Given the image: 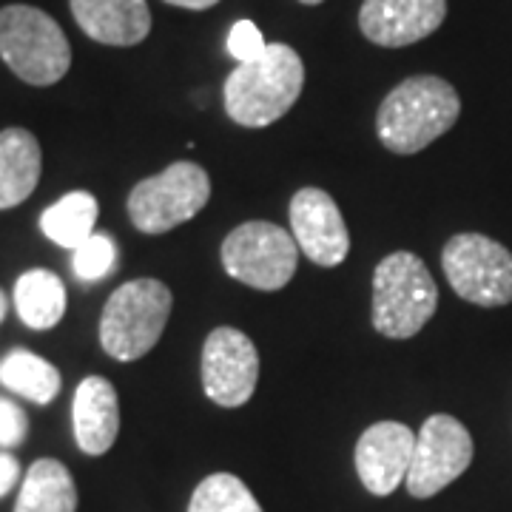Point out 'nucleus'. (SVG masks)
I'll list each match as a JSON object with an SVG mask.
<instances>
[{
    "label": "nucleus",
    "instance_id": "18",
    "mask_svg": "<svg viewBox=\"0 0 512 512\" xmlns=\"http://www.w3.org/2000/svg\"><path fill=\"white\" fill-rule=\"evenodd\" d=\"M15 308L23 325L32 330H49L66 313V285L52 271H26L15 282Z\"/></svg>",
    "mask_w": 512,
    "mask_h": 512
},
{
    "label": "nucleus",
    "instance_id": "19",
    "mask_svg": "<svg viewBox=\"0 0 512 512\" xmlns=\"http://www.w3.org/2000/svg\"><path fill=\"white\" fill-rule=\"evenodd\" d=\"M97 214H100V205H97L94 194H89V191H72V194L60 197L52 208L43 211L40 231L52 239L55 245H60V248L77 251L94 234Z\"/></svg>",
    "mask_w": 512,
    "mask_h": 512
},
{
    "label": "nucleus",
    "instance_id": "3",
    "mask_svg": "<svg viewBox=\"0 0 512 512\" xmlns=\"http://www.w3.org/2000/svg\"><path fill=\"white\" fill-rule=\"evenodd\" d=\"M439 308L436 279L410 251L384 256L373 271V328L384 339H413Z\"/></svg>",
    "mask_w": 512,
    "mask_h": 512
},
{
    "label": "nucleus",
    "instance_id": "21",
    "mask_svg": "<svg viewBox=\"0 0 512 512\" xmlns=\"http://www.w3.org/2000/svg\"><path fill=\"white\" fill-rule=\"evenodd\" d=\"M188 512H262V507L242 478L214 473L197 484Z\"/></svg>",
    "mask_w": 512,
    "mask_h": 512
},
{
    "label": "nucleus",
    "instance_id": "26",
    "mask_svg": "<svg viewBox=\"0 0 512 512\" xmlns=\"http://www.w3.org/2000/svg\"><path fill=\"white\" fill-rule=\"evenodd\" d=\"M168 6H177V9H191V12H205L211 6H217L220 0H165Z\"/></svg>",
    "mask_w": 512,
    "mask_h": 512
},
{
    "label": "nucleus",
    "instance_id": "4",
    "mask_svg": "<svg viewBox=\"0 0 512 512\" xmlns=\"http://www.w3.org/2000/svg\"><path fill=\"white\" fill-rule=\"evenodd\" d=\"M0 60L29 86H55L72 66V46L52 15L12 3L0 9Z\"/></svg>",
    "mask_w": 512,
    "mask_h": 512
},
{
    "label": "nucleus",
    "instance_id": "8",
    "mask_svg": "<svg viewBox=\"0 0 512 512\" xmlns=\"http://www.w3.org/2000/svg\"><path fill=\"white\" fill-rule=\"evenodd\" d=\"M441 268L450 288L478 308L512 302V254L484 234H456L441 251Z\"/></svg>",
    "mask_w": 512,
    "mask_h": 512
},
{
    "label": "nucleus",
    "instance_id": "11",
    "mask_svg": "<svg viewBox=\"0 0 512 512\" xmlns=\"http://www.w3.org/2000/svg\"><path fill=\"white\" fill-rule=\"evenodd\" d=\"M291 234L299 251L319 268H336L350 254V234L336 200L325 188L296 191L288 208Z\"/></svg>",
    "mask_w": 512,
    "mask_h": 512
},
{
    "label": "nucleus",
    "instance_id": "14",
    "mask_svg": "<svg viewBox=\"0 0 512 512\" xmlns=\"http://www.w3.org/2000/svg\"><path fill=\"white\" fill-rule=\"evenodd\" d=\"M74 441L86 456H106L120 433V399L109 379L86 376L72 404Z\"/></svg>",
    "mask_w": 512,
    "mask_h": 512
},
{
    "label": "nucleus",
    "instance_id": "2",
    "mask_svg": "<svg viewBox=\"0 0 512 512\" xmlns=\"http://www.w3.org/2000/svg\"><path fill=\"white\" fill-rule=\"evenodd\" d=\"M305 86V63L288 43H268L265 55L237 69L225 80V111L242 128H265L296 106Z\"/></svg>",
    "mask_w": 512,
    "mask_h": 512
},
{
    "label": "nucleus",
    "instance_id": "20",
    "mask_svg": "<svg viewBox=\"0 0 512 512\" xmlns=\"http://www.w3.org/2000/svg\"><path fill=\"white\" fill-rule=\"evenodd\" d=\"M0 382L6 384L12 393L23 396L26 402L35 404L55 402L60 387H63L60 370L52 362H46L43 356L23 348L12 350L0 362Z\"/></svg>",
    "mask_w": 512,
    "mask_h": 512
},
{
    "label": "nucleus",
    "instance_id": "5",
    "mask_svg": "<svg viewBox=\"0 0 512 512\" xmlns=\"http://www.w3.org/2000/svg\"><path fill=\"white\" fill-rule=\"evenodd\" d=\"M174 296L160 279H131L111 293L100 313V345L117 362H137L163 336Z\"/></svg>",
    "mask_w": 512,
    "mask_h": 512
},
{
    "label": "nucleus",
    "instance_id": "22",
    "mask_svg": "<svg viewBox=\"0 0 512 512\" xmlns=\"http://www.w3.org/2000/svg\"><path fill=\"white\" fill-rule=\"evenodd\" d=\"M72 268L74 276L80 282H100L111 274L114 262H117V245L109 234L94 231L77 251H72Z\"/></svg>",
    "mask_w": 512,
    "mask_h": 512
},
{
    "label": "nucleus",
    "instance_id": "28",
    "mask_svg": "<svg viewBox=\"0 0 512 512\" xmlns=\"http://www.w3.org/2000/svg\"><path fill=\"white\" fill-rule=\"evenodd\" d=\"M299 3H305V6H319V3H325V0H299Z\"/></svg>",
    "mask_w": 512,
    "mask_h": 512
},
{
    "label": "nucleus",
    "instance_id": "17",
    "mask_svg": "<svg viewBox=\"0 0 512 512\" xmlns=\"http://www.w3.org/2000/svg\"><path fill=\"white\" fill-rule=\"evenodd\" d=\"M15 512H77V487L66 464L37 458L20 484Z\"/></svg>",
    "mask_w": 512,
    "mask_h": 512
},
{
    "label": "nucleus",
    "instance_id": "16",
    "mask_svg": "<svg viewBox=\"0 0 512 512\" xmlns=\"http://www.w3.org/2000/svg\"><path fill=\"white\" fill-rule=\"evenodd\" d=\"M43 154L40 143L26 128L0 131V211L15 208L32 197L40 183Z\"/></svg>",
    "mask_w": 512,
    "mask_h": 512
},
{
    "label": "nucleus",
    "instance_id": "7",
    "mask_svg": "<svg viewBox=\"0 0 512 512\" xmlns=\"http://www.w3.org/2000/svg\"><path fill=\"white\" fill-rule=\"evenodd\" d=\"M222 268L231 279L254 291H282L296 274L299 245L291 231L274 222L237 225L222 242Z\"/></svg>",
    "mask_w": 512,
    "mask_h": 512
},
{
    "label": "nucleus",
    "instance_id": "25",
    "mask_svg": "<svg viewBox=\"0 0 512 512\" xmlns=\"http://www.w3.org/2000/svg\"><path fill=\"white\" fill-rule=\"evenodd\" d=\"M20 481V464L12 453H0V498L12 493V487Z\"/></svg>",
    "mask_w": 512,
    "mask_h": 512
},
{
    "label": "nucleus",
    "instance_id": "27",
    "mask_svg": "<svg viewBox=\"0 0 512 512\" xmlns=\"http://www.w3.org/2000/svg\"><path fill=\"white\" fill-rule=\"evenodd\" d=\"M6 308H9V302H6V293L0 291V322H3V316H6Z\"/></svg>",
    "mask_w": 512,
    "mask_h": 512
},
{
    "label": "nucleus",
    "instance_id": "12",
    "mask_svg": "<svg viewBox=\"0 0 512 512\" xmlns=\"http://www.w3.org/2000/svg\"><path fill=\"white\" fill-rule=\"evenodd\" d=\"M416 453V433L402 421H376L356 441V473L367 493H396L407 481Z\"/></svg>",
    "mask_w": 512,
    "mask_h": 512
},
{
    "label": "nucleus",
    "instance_id": "6",
    "mask_svg": "<svg viewBox=\"0 0 512 512\" xmlns=\"http://www.w3.org/2000/svg\"><path fill=\"white\" fill-rule=\"evenodd\" d=\"M208 200H211L208 171L191 160H180L131 188L128 220L140 234L157 237L194 220Z\"/></svg>",
    "mask_w": 512,
    "mask_h": 512
},
{
    "label": "nucleus",
    "instance_id": "1",
    "mask_svg": "<svg viewBox=\"0 0 512 512\" xmlns=\"http://www.w3.org/2000/svg\"><path fill=\"white\" fill-rule=\"evenodd\" d=\"M461 97L436 74H416L402 80L376 111V134L393 154H416L458 123Z\"/></svg>",
    "mask_w": 512,
    "mask_h": 512
},
{
    "label": "nucleus",
    "instance_id": "9",
    "mask_svg": "<svg viewBox=\"0 0 512 512\" xmlns=\"http://www.w3.org/2000/svg\"><path fill=\"white\" fill-rule=\"evenodd\" d=\"M470 430L447 413H436L416 433V453L407 473V493L413 498H433L450 487L473 464Z\"/></svg>",
    "mask_w": 512,
    "mask_h": 512
},
{
    "label": "nucleus",
    "instance_id": "13",
    "mask_svg": "<svg viewBox=\"0 0 512 512\" xmlns=\"http://www.w3.org/2000/svg\"><path fill=\"white\" fill-rule=\"evenodd\" d=\"M444 18L447 0H365L359 29L376 46L402 49L433 35Z\"/></svg>",
    "mask_w": 512,
    "mask_h": 512
},
{
    "label": "nucleus",
    "instance_id": "23",
    "mask_svg": "<svg viewBox=\"0 0 512 512\" xmlns=\"http://www.w3.org/2000/svg\"><path fill=\"white\" fill-rule=\"evenodd\" d=\"M268 43L259 32L254 20H237L231 26V35H228V52L237 63H248V60H256L259 55H265Z\"/></svg>",
    "mask_w": 512,
    "mask_h": 512
},
{
    "label": "nucleus",
    "instance_id": "15",
    "mask_svg": "<svg viewBox=\"0 0 512 512\" xmlns=\"http://www.w3.org/2000/svg\"><path fill=\"white\" fill-rule=\"evenodd\" d=\"M83 35L103 46H137L151 32L146 0H69Z\"/></svg>",
    "mask_w": 512,
    "mask_h": 512
},
{
    "label": "nucleus",
    "instance_id": "10",
    "mask_svg": "<svg viewBox=\"0 0 512 512\" xmlns=\"http://www.w3.org/2000/svg\"><path fill=\"white\" fill-rule=\"evenodd\" d=\"M259 382V350L237 328H217L202 345V390L220 407L251 402Z\"/></svg>",
    "mask_w": 512,
    "mask_h": 512
},
{
    "label": "nucleus",
    "instance_id": "24",
    "mask_svg": "<svg viewBox=\"0 0 512 512\" xmlns=\"http://www.w3.org/2000/svg\"><path fill=\"white\" fill-rule=\"evenodd\" d=\"M26 433H29L26 413L15 402L0 399V447L3 450H15L18 444L26 441Z\"/></svg>",
    "mask_w": 512,
    "mask_h": 512
}]
</instances>
